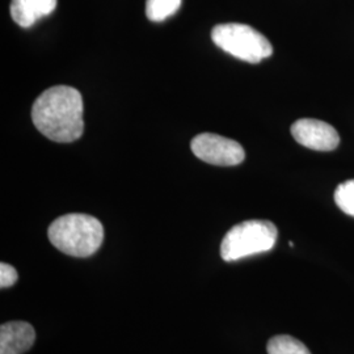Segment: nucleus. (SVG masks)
I'll return each mask as SVG.
<instances>
[{"label":"nucleus","instance_id":"obj_8","mask_svg":"<svg viewBox=\"0 0 354 354\" xmlns=\"http://www.w3.org/2000/svg\"><path fill=\"white\" fill-rule=\"evenodd\" d=\"M57 0H12L11 16L21 28L36 24L39 19L49 16L57 8Z\"/></svg>","mask_w":354,"mask_h":354},{"label":"nucleus","instance_id":"obj_4","mask_svg":"<svg viewBox=\"0 0 354 354\" xmlns=\"http://www.w3.org/2000/svg\"><path fill=\"white\" fill-rule=\"evenodd\" d=\"M218 48L248 64H259L273 54L272 44L252 26L238 23L219 24L212 32Z\"/></svg>","mask_w":354,"mask_h":354},{"label":"nucleus","instance_id":"obj_9","mask_svg":"<svg viewBox=\"0 0 354 354\" xmlns=\"http://www.w3.org/2000/svg\"><path fill=\"white\" fill-rule=\"evenodd\" d=\"M268 354H311L304 342L289 335H279L272 337L266 345Z\"/></svg>","mask_w":354,"mask_h":354},{"label":"nucleus","instance_id":"obj_10","mask_svg":"<svg viewBox=\"0 0 354 354\" xmlns=\"http://www.w3.org/2000/svg\"><path fill=\"white\" fill-rule=\"evenodd\" d=\"M181 3L183 0H147L146 16L153 23L165 21L180 10Z\"/></svg>","mask_w":354,"mask_h":354},{"label":"nucleus","instance_id":"obj_3","mask_svg":"<svg viewBox=\"0 0 354 354\" xmlns=\"http://www.w3.org/2000/svg\"><path fill=\"white\" fill-rule=\"evenodd\" d=\"M279 236L277 227L263 219L245 221L231 228L221 244L225 261H238L244 257L270 251Z\"/></svg>","mask_w":354,"mask_h":354},{"label":"nucleus","instance_id":"obj_1","mask_svg":"<svg viewBox=\"0 0 354 354\" xmlns=\"http://www.w3.org/2000/svg\"><path fill=\"white\" fill-rule=\"evenodd\" d=\"M32 120L38 131L54 142L79 140L84 130L80 92L67 86L46 89L33 104Z\"/></svg>","mask_w":354,"mask_h":354},{"label":"nucleus","instance_id":"obj_11","mask_svg":"<svg viewBox=\"0 0 354 354\" xmlns=\"http://www.w3.org/2000/svg\"><path fill=\"white\" fill-rule=\"evenodd\" d=\"M335 203L345 214L354 216V180L340 184L335 192Z\"/></svg>","mask_w":354,"mask_h":354},{"label":"nucleus","instance_id":"obj_6","mask_svg":"<svg viewBox=\"0 0 354 354\" xmlns=\"http://www.w3.org/2000/svg\"><path fill=\"white\" fill-rule=\"evenodd\" d=\"M291 134L299 145L315 151H332L340 143V136L335 127L314 118L295 121Z\"/></svg>","mask_w":354,"mask_h":354},{"label":"nucleus","instance_id":"obj_2","mask_svg":"<svg viewBox=\"0 0 354 354\" xmlns=\"http://www.w3.org/2000/svg\"><path fill=\"white\" fill-rule=\"evenodd\" d=\"M51 244L73 257H89L104 239L102 222L87 214H66L57 218L48 230Z\"/></svg>","mask_w":354,"mask_h":354},{"label":"nucleus","instance_id":"obj_12","mask_svg":"<svg viewBox=\"0 0 354 354\" xmlns=\"http://www.w3.org/2000/svg\"><path fill=\"white\" fill-rule=\"evenodd\" d=\"M17 272L12 266L1 263L0 264V288L7 289L17 282Z\"/></svg>","mask_w":354,"mask_h":354},{"label":"nucleus","instance_id":"obj_7","mask_svg":"<svg viewBox=\"0 0 354 354\" xmlns=\"http://www.w3.org/2000/svg\"><path fill=\"white\" fill-rule=\"evenodd\" d=\"M36 340L35 328L26 322H8L0 327V354H23Z\"/></svg>","mask_w":354,"mask_h":354},{"label":"nucleus","instance_id":"obj_5","mask_svg":"<svg viewBox=\"0 0 354 354\" xmlns=\"http://www.w3.org/2000/svg\"><path fill=\"white\" fill-rule=\"evenodd\" d=\"M190 147L198 159L209 165L231 167L241 165L245 158V151L241 143L212 133H203L194 137Z\"/></svg>","mask_w":354,"mask_h":354}]
</instances>
